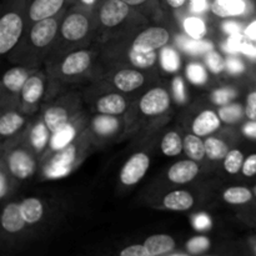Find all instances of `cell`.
Returning <instances> with one entry per match:
<instances>
[{
  "label": "cell",
  "mask_w": 256,
  "mask_h": 256,
  "mask_svg": "<svg viewBox=\"0 0 256 256\" xmlns=\"http://www.w3.org/2000/svg\"><path fill=\"white\" fill-rule=\"evenodd\" d=\"M22 32V20L18 12H8L0 20V52H9L19 40Z\"/></svg>",
  "instance_id": "6da1fadb"
},
{
  "label": "cell",
  "mask_w": 256,
  "mask_h": 256,
  "mask_svg": "<svg viewBox=\"0 0 256 256\" xmlns=\"http://www.w3.org/2000/svg\"><path fill=\"white\" fill-rule=\"evenodd\" d=\"M150 166L149 156L144 152H138L134 154L120 172V180L124 185H134L139 182L146 174L148 169Z\"/></svg>",
  "instance_id": "7a4b0ae2"
},
{
  "label": "cell",
  "mask_w": 256,
  "mask_h": 256,
  "mask_svg": "<svg viewBox=\"0 0 256 256\" xmlns=\"http://www.w3.org/2000/svg\"><path fill=\"white\" fill-rule=\"evenodd\" d=\"M75 158H76V148L74 145L69 144L68 146L60 149L45 169L46 176L50 179L64 178L72 170V165Z\"/></svg>",
  "instance_id": "3957f363"
},
{
  "label": "cell",
  "mask_w": 256,
  "mask_h": 256,
  "mask_svg": "<svg viewBox=\"0 0 256 256\" xmlns=\"http://www.w3.org/2000/svg\"><path fill=\"white\" fill-rule=\"evenodd\" d=\"M169 42V32L164 28H150L140 32L132 42V48L142 52L159 49Z\"/></svg>",
  "instance_id": "277c9868"
},
{
  "label": "cell",
  "mask_w": 256,
  "mask_h": 256,
  "mask_svg": "<svg viewBox=\"0 0 256 256\" xmlns=\"http://www.w3.org/2000/svg\"><path fill=\"white\" fill-rule=\"evenodd\" d=\"M170 105V96L162 88H154L142 96L140 102V110L145 115H158L168 110Z\"/></svg>",
  "instance_id": "5b68a950"
},
{
  "label": "cell",
  "mask_w": 256,
  "mask_h": 256,
  "mask_svg": "<svg viewBox=\"0 0 256 256\" xmlns=\"http://www.w3.org/2000/svg\"><path fill=\"white\" fill-rule=\"evenodd\" d=\"M130 12V5L122 0H106L100 10V20L105 26L120 24Z\"/></svg>",
  "instance_id": "8992f818"
},
{
  "label": "cell",
  "mask_w": 256,
  "mask_h": 256,
  "mask_svg": "<svg viewBox=\"0 0 256 256\" xmlns=\"http://www.w3.org/2000/svg\"><path fill=\"white\" fill-rule=\"evenodd\" d=\"M9 169L18 179H26L34 172L35 162L24 150H15L9 156Z\"/></svg>",
  "instance_id": "52a82bcc"
},
{
  "label": "cell",
  "mask_w": 256,
  "mask_h": 256,
  "mask_svg": "<svg viewBox=\"0 0 256 256\" xmlns=\"http://www.w3.org/2000/svg\"><path fill=\"white\" fill-rule=\"evenodd\" d=\"M58 24L52 18H46V19L39 20L36 24L34 25L32 30V42L35 46L42 48L50 44L52 39H54L55 34H56Z\"/></svg>",
  "instance_id": "ba28073f"
},
{
  "label": "cell",
  "mask_w": 256,
  "mask_h": 256,
  "mask_svg": "<svg viewBox=\"0 0 256 256\" xmlns=\"http://www.w3.org/2000/svg\"><path fill=\"white\" fill-rule=\"evenodd\" d=\"M89 22L82 14H72L64 20L62 26V36L68 40H79L86 35Z\"/></svg>",
  "instance_id": "9c48e42d"
},
{
  "label": "cell",
  "mask_w": 256,
  "mask_h": 256,
  "mask_svg": "<svg viewBox=\"0 0 256 256\" xmlns=\"http://www.w3.org/2000/svg\"><path fill=\"white\" fill-rule=\"evenodd\" d=\"M199 172V166L192 160H182L172 165L168 172V178L175 184H185L192 182Z\"/></svg>",
  "instance_id": "30bf717a"
},
{
  "label": "cell",
  "mask_w": 256,
  "mask_h": 256,
  "mask_svg": "<svg viewBox=\"0 0 256 256\" xmlns=\"http://www.w3.org/2000/svg\"><path fill=\"white\" fill-rule=\"evenodd\" d=\"M65 0H34L30 5L29 16L34 22L52 18L59 12Z\"/></svg>",
  "instance_id": "8fae6325"
},
{
  "label": "cell",
  "mask_w": 256,
  "mask_h": 256,
  "mask_svg": "<svg viewBox=\"0 0 256 256\" xmlns=\"http://www.w3.org/2000/svg\"><path fill=\"white\" fill-rule=\"evenodd\" d=\"M92 56L89 52H76L68 55L66 59L62 62V72L65 75H76L84 72L90 66Z\"/></svg>",
  "instance_id": "7c38bea8"
},
{
  "label": "cell",
  "mask_w": 256,
  "mask_h": 256,
  "mask_svg": "<svg viewBox=\"0 0 256 256\" xmlns=\"http://www.w3.org/2000/svg\"><path fill=\"white\" fill-rule=\"evenodd\" d=\"M219 116L212 110H205V112H200L192 122V132L199 136H205V135H209L210 132L219 129Z\"/></svg>",
  "instance_id": "4fadbf2b"
},
{
  "label": "cell",
  "mask_w": 256,
  "mask_h": 256,
  "mask_svg": "<svg viewBox=\"0 0 256 256\" xmlns=\"http://www.w3.org/2000/svg\"><path fill=\"white\" fill-rule=\"evenodd\" d=\"M142 82H144V76L142 72H136V70H120L114 76L115 86L122 92H132L142 86Z\"/></svg>",
  "instance_id": "5bb4252c"
},
{
  "label": "cell",
  "mask_w": 256,
  "mask_h": 256,
  "mask_svg": "<svg viewBox=\"0 0 256 256\" xmlns=\"http://www.w3.org/2000/svg\"><path fill=\"white\" fill-rule=\"evenodd\" d=\"M25 219L22 218L20 205L9 204L2 212V224L6 232H18L25 226Z\"/></svg>",
  "instance_id": "9a60e30c"
},
{
  "label": "cell",
  "mask_w": 256,
  "mask_h": 256,
  "mask_svg": "<svg viewBox=\"0 0 256 256\" xmlns=\"http://www.w3.org/2000/svg\"><path fill=\"white\" fill-rule=\"evenodd\" d=\"M210 8L218 16L228 18L244 14L246 10V2L245 0H214Z\"/></svg>",
  "instance_id": "2e32d148"
},
{
  "label": "cell",
  "mask_w": 256,
  "mask_h": 256,
  "mask_svg": "<svg viewBox=\"0 0 256 256\" xmlns=\"http://www.w3.org/2000/svg\"><path fill=\"white\" fill-rule=\"evenodd\" d=\"M144 245L150 256H156L172 252L175 248V242L172 240V236H169V235L160 234L152 235V236L148 238V239L145 240Z\"/></svg>",
  "instance_id": "e0dca14e"
},
{
  "label": "cell",
  "mask_w": 256,
  "mask_h": 256,
  "mask_svg": "<svg viewBox=\"0 0 256 256\" xmlns=\"http://www.w3.org/2000/svg\"><path fill=\"white\" fill-rule=\"evenodd\" d=\"M162 204L169 210L184 212V210H189L192 206L194 199H192V195L188 192L176 190V192H169L162 200Z\"/></svg>",
  "instance_id": "ac0fdd59"
},
{
  "label": "cell",
  "mask_w": 256,
  "mask_h": 256,
  "mask_svg": "<svg viewBox=\"0 0 256 256\" xmlns=\"http://www.w3.org/2000/svg\"><path fill=\"white\" fill-rule=\"evenodd\" d=\"M98 112L102 114L118 115L126 109V102L119 94H109L102 96L96 104Z\"/></svg>",
  "instance_id": "d6986e66"
},
{
  "label": "cell",
  "mask_w": 256,
  "mask_h": 256,
  "mask_svg": "<svg viewBox=\"0 0 256 256\" xmlns=\"http://www.w3.org/2000/svg\"><path fill=\"white\" fill-rule=\"evenodd\" d=\"M178 44L180 45L182 50L192 55L206 54L212 49V44L209 42H205L202 39H195V38L179 36L178 38Z\"/></svg>",
  "instance_id": "ffe728a7"
},
{
  "label": "cell",
  "mask_w": 256,
  "mask_h": 256,
  "mask_svg": "<svg viewBox=\"0 0 256 256\" xmlns=\"http://www.w3.org/2000/svg\"><path fill=\"white\" fill-rule=\"evenodd\" d=\"M184 150L190 159L200 162L206 156L205 152V142H202L199 135L189 134L184 139Z\"/></svg>",
  "instance_id": "44dd1931"
},
{
  "label": "cell",
  "mask_w": 256,
  "mask_h": 256,
  "mask_svg": "<svg viewBox=\"0 0 256 256\" xmlns=\"http://www.w3.org/2000/svg\"><path fill=\"white\" fill-rule=\"evenodd\" d=\"M20 210H22L25 222H29V224L38 222L42 216V204L40 200L35 199V198L25 199L20 204Z\"/></svg>",
  "instance_id": "7402d4cb"
},
{
  "label": "cell",
  "mask_w": 256,
  "mask_h": 256,
  "mask_svg": "<svg viewBox=\"0 0 256 256\" xmlns=\"http://www.w3.org/2000/svg\"><path fill=\"white\" fill-rule=\"evenodd\" d=\"M44 122L52 132H55L68 124L66 110L60 106H52L46 110L44 115Z\"/></svg>",
  "instance_id": "603a6c76"
},
{
  "label": "cell",
  "mask_w": 256,
  "mask_h": 256,
  "mask_svg": "<svg viewBox=\"0 0 256 256\" xmlns=\"http://www.w3.org/2000/svg\"><path fill=\"white\" fill-rule=\"evenodd\" d=\"M42 90H44V85H42L40 78H29L22 89V99L26 102H29V104H34V102H36L42 98Z\"/></svg>",
  "instance_id": "cb8c5ba5"
},
{
  "label": "cell",
  "mask_w": 256,
  "mask_h": 256,
  "mask_svg": "<svg viewBox=\"0 0 256 256\" xmlns=\"http://www.w3.org/2000/svg\"><path fill=\"white\" fill-rule=\"evenodd\" d=\"M28 79H29L28 72L24 69L14 68V69H10L9 72H5L2 82H4L5 86L12 92H20Z\"/></svg>",
  "instance_id": "d4e9b609"
},
{
  "label": "cell",
  "mask_w": 256,
  "mask_h": 256,
  "mask_svg": "<svg viewBox=\"0 0 256 256\" xmlns=\"http://www.w3.org/2000/svg\"><path fill=\"white\" fill-rule=\"evenodd\" d=\"M75 138V128L72 124H66L55 132H52V138L50 140V146L54 150H60L68 146Z\"/></svg>",
  "instance_id": "484cf974"
},
{
  "label": "cell",
  "mask_w": 256,
  "mask_h": 256,
  "mask_svg": "<svg viewBox=\"0 0 256 256\" xmlns=\"http://www.w3.org/2000/svg\"><path fill=\"white\" fill-rule=\"evenodd\" d=\"M94 130L102 136H108L115 132L119 128V122L115 118L108 114H102V116H96L92 122Z\"/></svg>",
  "instance_id": "4316f807"
},
{
  "label": "cell",
  "mask_w": 256,
  "mask_h": 256,
  "mask_svg": "<svg viewBox=\"0 0 256 256\" xmlns=\"http://www.w3.org/2000/svg\"><path fill=\"white\" fill-rule=\"evenodd\" d=\"M24 124V119L16 112H8L0 119V134L8 136L16 132Z\"/></svg>",
  "instance_id": "83f0119b"
},
{
  "label": "cell",
  "mask_w": 256,
  "mask_h": 256,
  "mask_svg": "<svg viewBox=\"0 0 256 256\" xmlns=\"http://www.w3.org/2000/svg\"><path fill=\"white\" fill-rule=\"evenodd\" d=\"M184 148L182 142V138L178 132H170L164 136L162 142V150L168 156H176Z\"/></svg>",
  "instance_id": "f1b7e54d"
},
{
  "label": "cell",
  "mask_w": 256,
  "mask_h": 256,
  "mask_svg": "<svg viewBox=\"0 0 256 256\" xmlns=\"http://www.w3.org/2000/svg\"><path fill=\"white\" fill-rule=\"evenodd\" d=\"M205 152L210 160H220L226 156L229 149L222 140L216 139V138H209L205 142Z\"/></svg>",
  "instance_id": "f546056e"
},
{
  "label": "cell",
  "mask_w": 256,
  "mask_h": 256,
  "mask_svg": "<svg viewBox=\"0 0 256 256\" xmlns=\"http://www.w3.org/2000/svg\"><path fill=\"white\" fill-rule=\"evenodd\" d=\"M129 59L135 66L146 69V68L152 66L155 64V62H156V54H155L154 50L142 52V50H136L132 48L129 52Z\"/></svg>",
  "instance_id": "4dcf8cb0"
},
{
  "label": "cell",
  "mask_w": 256,
  "mask_h": 256,
  "mask_svg": "<svg viewBox=\"0 0 256 256\" xmlns=\"http://www.w3.org/2000/svg\"><path fill=\"white\" fill-rule=\"evenodd\" d=\"M222 196H224L225 202H229V204H245L249 200H252V192L246 188L235 186L228 189Z\"/></svg>",
  "instance_id": "1f68e13d"
},
{
  "label": "cell",
  "mask_w": 256,
  "mask_h": 256,
  "mask_svg": "<svg viewBox=\"0 0 256 256\" xmlns=\"http://www.w3.org/2000/svg\"><path fill=\"white\" fill-rule=\"evenodd\" d=\"M160 62H162V69L172 72L179 70L180 65H182L179 54L172 48H162V55H160Z\"/></svg>",
  "instance_id": "d6a6232c"
},
{
  "label": "cell",
  "mask_w": 256,
  "mask_h": 256,
  "mask_svg": "<svg viewBox=\"0 0 256 256\" xmlns=\"http://www.w3.org/2000/svg\"><path fill=\"white\" fill-rule=\"evenodd\" d=\"M49 128L46 126V124H42V122H38L32 130V135H30V142L32 145L36 150L44 149L45 145H46L48 140H49Z\"/></svg>",
  "instance_id": "836d02e7"
},
{
  "label": "cell",
  "mask_w": 256,
  "mask_h": 256,
  "mask_svg": "<svg viewBox=\"0 0 256 256\" xmlns=\"http://www.w3.org/2000/svg\"><path fill=\"white\" fill-rule=\"evenodd\" d=\"M184 28L188 35L195 38V39H202L205 35V32H206V26H205L204 22L196 16H190L185 19Z\"/></svg>",
  "instance_id": "e575fe53"
},
{
  "label": "cell",
  "mask_w": 256,
  "mask_h": 256,
  "mask_svg": "<svg viewBox=\"0 0 256 256\" xmlns=\"http://www.w3.org/2000/svg\"><path fill=\"white\" fill-rule=\"evenodd\" d=\"M242 165H244V155L242 152L232 150V152H228L224 162V168L228 172L236 174L240 172V169H242Z\"/></svg>",
  "instance_id": "d590c367"
},
{
  "label": "cell",
  "mask_w": 256,
  "mask_h": 256,
  "mask_svg": "<svg viewBox=\"0 0 256 256\" xmlns=\"http://www.w3.org/2000/svg\"><path fill=\"white\" fill-rule=\"evenodd\" d=\"M242 108L238 104L225 105L219 110V116L225 122H235L242 118Z\"/></svg>",
  "instance_id": "8d00e7d4"
},
{
  "label": "cell",
  "mask_w": 256,
  "mask_h": 256,
  "mask_svg": "<svg viewBox=\"0 0 256 256\" xmlns=\"http://www.w3.org/2000/svg\"><path fill=\"white\" fill-rule=\"evenodd\" d=\"M188 79L195 85H202L208 80L206 72L200 64H189L186 68Z\"/></svg>",
  "instance_id": "74e56055"
},
{
  "label": "cell",
  "mask_w": 256,
  "mask_h": 256,
  "mask_svg": "<svg viewBox=\"0 0 256 256\" xmlns=\"http://www.w3.org/2000/svg\"><path fill=\"white\" fill-rule=\"evenodd\" d=\"M205 62H206L208 68H209V69L212 70L214 74H218V72H222V70H224V68L226 66V64H225V62L222 60V58L220 56L218 52H212V50H210L209 52H206V56H205Z\"/></svg>",
  "instance_id": "f35d334b"
},
{
  "label": "cell",
  "mask_w": 256,
  "mask_h": 256,
  "mask_svg": "<svg viewBox=\"0 0 256 256\" xmlns=\"http://www.w3.org/2000/svg\"><path fill=\"white\" fill-rule=\"evenodd\" d=\"M210 240L205 236H195L188 242L186 248L192 254H200L209 249Z\"/></svg>",
  "instance_id": "ab89813d"
},
{
  "label": "cell",
  "mask_w": 256,
  "mask_h": 256,
  "mask_svg": "<svg viewBox=\"0 0 256 256\" xmlns=\"http://www.w3.org/2000/svg\"><path fill=\"white\" fill-rule=\"evenodd\" d=\"M234 98L235 90L230 89V88H224V89H219L216 92H214V94H212V102L218 105H226Z\"/></svg>",
  "instance_id": "60d3db41"
},
{
  "label": "cell",
  "mask_w": 256,
  "mask_h": 256,
  "mask_svg": "<svg viewBox=\"0 0 256 256\" xmlns=\"http://www.w3.org/2000/svg\"><path fill=\"white\" fill-rule=\"evenodd\" d=\"M244 42H245L242 40V35L240 34L230 35V38L226 40V42L224 44V50L228 52H232V54H235V52H242Z\"/></svg>",
  "instance_id": "b9f144b4"
},
{
  "label": "cell",
  "mask_w": 256,
  "mask_h": 256,
  "mask_svg": "<svg viewBox=\"0 0 256 256\" xmlns=\"http://www.w3.org/2000/svg\"><path fill=\"white\" fill-rule=\"evenodd\" d=\"M192 226L196 230H208L212 228V219L206 214L194 215L192 219Z\"/></svg>",
  "instance_id": "7bdbcfd3"
},
{
  "label": "cell",
  "mask_w": 256,
  "mask_h": 256,
  "mask_svg": "<svg viewBox=\"0 0 256 256\" xmlns=\"http://www.w3.org/2000/svg\"><path fill=\"white\" fill-rule=\"evenodd\" d=\"M172 92H174V96L178 102H184L186 99V95H185V88H184V82H182V78H175L172 80Z\"/></svg>",
  "instance_id": "ee69618b"
},
{
  "label": "cell",
  "mask_w": 256,
  "mask_h": 256,
  "mask_svg": "<svg viewBox=\"0 0 256 256\" xmlns=\"http://www.w3.org/2000/svg\"><path fill=\"white\" fill-rule=\"evenodd\" d=\"M122 256H150L148 252L145 245H132V246L125 248L120 252Z\"/></svg>",
  "instance_id": "f6af8a7d"
},
{
  "label": "cell",
  "mask_w": 256,
  "mask_h": 256,
  "mask_svg": "<svg viewBox=\"0 0 256 256\" xmlns=\"http://www.w3.org/2000/svg\"><path fill=\"white\" fill-rule=\"evenodd\" d=\"M242 174L245 176H254L256 174V154L250 155L242 165Z\"/></svg>",
  "instance_id": "bcb514c9"
},
{
  "label": "cell",
  "mask_w": 256,
  "mask_h": 256,
  "mask_svg": "<svg viewBox=\"0 0 256 256\" xmlns=\"http://www.w3.org/2000/svg\"><path fill=\"white\" fill-rule=\"evenodd\" d=\"M225 64H226L228 70H229L232 74H239V72H242V70H244V64H242V60L238 59V58H234V56L228 58Z\"/></svg>",
  "instance_id": "7dc6e473"
},
{
  "label": "cell",
  "mask_w": 256,
  "mask_h": 256,
  "mask_svg": "<svg viewBox=\"0 0 256 256\" xmlns=\"http://www.w3.org/2000/svg\"><path fill=\"white\" fill-rule=\"evenodd\" d=\"M246 116L252 120H256V92H252V94L248 96V102H246Z\"/></svg>",
  "instance_id": "c3c4849f"
},
{
  "label": "cell",
  "mask_w": 256,
  "mask_h": 256,
  "mask_svg": "<svg viewBox=\"0 0 256 256\" xmlns=\"http://www.w3.org/2000/svg\"><path fill=\"white\" fill-rule=\"evenodd\" d=\"M210 6L212 5H210L209 0H190V9H192V12H196V14L204 12Z\"/></svg>",
  "instance_id": "681fc988"
},
{
  "label": "cell",
  "mask_w": 256,
  "mask_h": 256,
  "mask_svg": "<svg viewBox=\"0 0 256 256\" xmlns=\"http://www.w3.org/2000/svg\"><path fill=\"white\" fill-rule=\"evenodd\" d=\"M222 28H224L225 32H226L228 34H230V35L240 34V26H239V24H236V22H224V25H222Z\"/></svg>",
  "instance_id": "f907efd6"
},
{
  "label": "cell",
  "mask_w": 256,
  "mask_h": 256,
  "mask_svg": "<svg viewBox=\"0 0 256 256\" xmlns=\"http://www.w3.org/2000/svg\"><path fill=\"white\" fill-rule=\"evenodd\" d=\"M244 132L246 136L256 139V120H252V122L246 124L244 126Z\"/></svg>",
  "instance_id": "816d5d0a"
},
{
  "label": "cell",
  "mask_w": 256,
  "mask_h": 256,
  "mask_svg": "<svg viewBox=\"0 0 256 256\" xmlns=\"http://www.w3.org/2000/svg\"><path fill=\"white\" fill-rule=\"evenodd\" d=\"M242 52H244V54L249 55V56L252 58H256V48L252 46V45L249 44V42H244Z\"/></svg>",
  "instance_id": "f5cc1de1"
},
{
  "label": "cell",
  "mask_w": 256,
  "mask_h": 256,
  "mask_svg": "<svg viewBox=\"0 0 256 256\" xmlns=\"http://www.w3.org/2000/svg\"><path fill=\"white\" fill-rule=\"evenodd\" d=\"M6 179L4 174H0V196H5L6 194Z\"/></svg>",
  "instance_id": "db71d44e"
},
{
  "label": "cell",
  "mask_w": 256,
  "mask_h": 256,
  "mask_svg": "<svg viewBox=\"0 0 256 256\" xmlns=\"http://www.w3.org/2000/svg\"><path fill=\"white\" fill-rule=\"evenodd\" d=\"M245 34H246V36L250 38V39L256 40V22H252V24L248 28L246 32H245Z\"/></svg>",
  "instance_id": "11a10c76"
},
{
  "label": "cell",
  "mask_w": 256,
  "mask_h": 256,
  "mask_svg": "<svg viewBox=\"0 0 256 256\" xmlns=\"http://www.w3.org/2000/svg\"><path fill=\"white\" fill-rule=\"evenodd\" d=\"M166 2L172 8H175V9H178V8H180V6H182V5H184L185 0H166Z\"/></svg>",
  "instance_id": "9f6ffc18"
},
{
  "label": "cell",
  "mask_w": 256,
  "mask_h": 256,
  "mask_svg": "<svg viewBox=\"0 0 256 256\" xmlns=\"http://www.w3.org/2000/svg\"><path fill=\"white\" fill-rule=\"evenodd\" d=\"M122 2H125L126 4H129L130 6H136V5L144 4V2H146L148 0H122Z\"/></svg>",
  "instance_id": "6f0895ef"
},
{
  "label": "cell",
  "mask_w": 256,
  "mask_h": 256,
  "mask_svg": "<svg viewBox=\"0 0 256 256\" xmlns=\"http://www.w3.org/2000/svg\"><path fill=\"white\" fill-rule=\"evenodd\" d=\"M80 2H82V4H85V5H92V4H95V2H96V0H80Z\"/></svg>",
  "instance_id": "680465c9"
},
{
  "label": "cell",
  "mask_w": 256,
  "mask_h": 256,
  "mask_svg": "<svg viewBox=\"0 0 256 256\" xmlns=\"http://www.w3.org/2000/svg\"><path fill=\"white\" fill-rule=\"evenodd\" d=\"M255 194H256V186H255Z\"/></svg>",
  "instance_id": "91938a15"
}]
</instances>
